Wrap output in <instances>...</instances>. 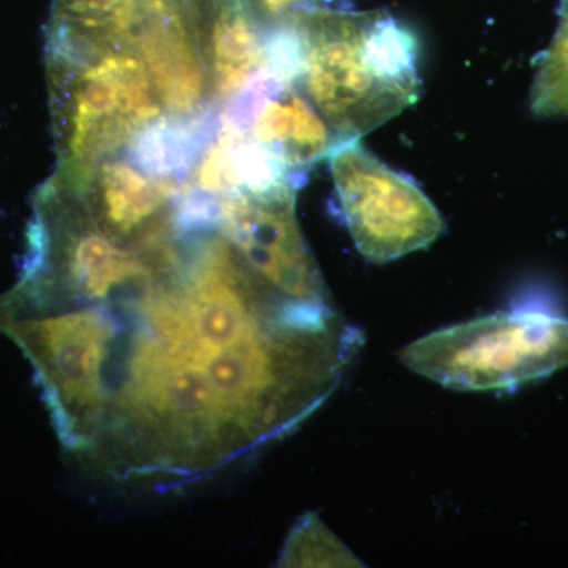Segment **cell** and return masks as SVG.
<instances>
[{
    "mask_svg": "<svg viewBox=\"0 0 568 568\" xmlns=\"http://www.w3.org/2000/svg\"><path fill=\"white\" fill-rule=\"evenodd\" d=\"M197 36L216 110L271 74L267 29L250 0H201Z\"/></svg>",
    "mask_w": 568,
    "mask_h": 568,
    "instance_id": "ba28073f",
    "label": "cell"
},
{
    "mask_svg": "<svg viewBox=\"0 0 568 568\" xmlns=\"http://www.w3.org/2000/svg\"><path fill=\"white\" fill-rule=\"evenodd\" d=\"M265 29L274 28L298 10L315 9L317 0H250Z\"/></svg>",
    "mask_w": 568,
    "mask_h": 568,
    "instance_id": "7c38bea8",
    "label": "cell"
},
{
    "mask_svg": "<svg viewBox=\"0 0 568 568\" xmlns=\"http://www.w3.org/2000/svg\"><path fill=\"white\" fill-rule=\"evenodd\" d=\"M280 566L364 567L315 514H306L297 523L284 545Z\"/></svg>",
    "mask_w": 568,
    "mask_h": 568,
    "instance_id": "8fae6325",
    "label": "cell"
},
{
    "mask_svg": "<svg viewBox=\"0 0 568 568\" xmlns=\"http://www.w3.org/2000/svg\"><path fill=\"white\" fill-rule=\"evenodd\" d=\"M568 9V0H560V13Z\"/></svg>",
    "mask_w": 568,
    "mask_h": 568,
    "instance_id": "4fadbf2b",
    "label": "cell"
},
{
    "mask_svg": "<svg viewBox=\"0 0 568 568\" xmlns=\"http://www.w3.org/2000/svg\"><path fill=\"white\" fill-rule=\"evenodd\" d=\"M328 156L347 230L369 263H392L428 248L444 233L443 215L420 186L361 141L339 142Z\"/></svg>",
    "mask_w": 568,
    "mask_h": 568,
    "instance_id": "5b68a950",
    "label": "cell"
},
{
    "mask_svg": "<svg viewBox=\"0 0 568 568\" xmlns=\"http://www.w3.org/2000/svg\"><path fill=\"white\" fill-rule=\"evenodd\" d=\"M67 186L80 194L100 226L112 234H129L170 211L182 181L148 173L122 153L97 164L80 185Z\"/></svg>",
    "mask_w": 568,
    "mask_h": 568,
    "instance_id": "9c48e42d",
    "label": "cell"
},
{
    "mask_svg": "<svg viewBox=\"0 0 568 568\" xmlns=\"http://www.w3.org/2000/svg\"><path fill=\"white\" fill-rule=\"evenodd\" d=\"M112 234V233H111ZM74 282L0 295L67 457L114 484L209 480L293 435L334 394L361 332L283 293L215 220L174 207Z\"/></svg>",
    "mask_w": 568,
    "mask_h": 568,
    "instance_id": "6da1fadb",
    "label": "cell"
},
{
    "mask_svg": "<svg viewBox=\"0 0 568 568\" xmlns=\"http://www.w3.org/2000/svg\"><path fill=\"white\" fill-rule=\"evenodd\" d=\"M52 132L58 171L80 185L93 168L132 148L163 118L151 78L133 47L95 54L47 51Z\"/></svg>",
    "mask_w": 568,
    "mask_h": 568,
    "instance_id": "3957f363",
    "label": "cell"
},
{
    "mask_svg": "<svg viewBox=\"0 0 568 568\" xmlns=\"http://www.w3.org/2000/svg\"><path fill=\"white\" fill-rule=\"evenodd\" d=\"M298 183L223 197L219 222L250 264L283 293L328 304L327 290L295 215Z\"/></svg>",
    "mask_w": 568,
    "mask_h": 568,
    "instance_id": "8992f818",
    "label": "cell"
},
{
    "mask_svg": "<svg viewBox=\"0 0 568 568\" xmlns=\"http://www.w3.org/2000/svg\"><path fill=\"white\" fill-rule=\"evenodd\" d=\"M530 111L536 118L568 119V9L560 13L558 32L538 63Z\"/></svg>",
    "mask_w": 568,
    "mask_h": 568,
    "instance_id": "30bf717a",
    "label": "cell"
},
{
    "mask_svg": "<svg viewBox=\"0 0 568 568\" xmlns=\"http://www.w3.org/2000/svg\"><path fill=\"white\" fill-rule=\"evenodd\" d=\"M268 65L297 85L338 142L361 140L420 99L417 41L386 11L298 10L268 29Z\"/></svg>",
    "mask_w": 568,
    "mask_h": 568,
    "instance_id": "7a4b0ae2",
    "label": "cell"
},
{
    "mask_svg": "<svg viewBox=\"0 0 568 568\" xmlns=\"http://www.w3.org/2000/svg\"><path fill=\"white\" fill-rule=\"evenodd\" d=\"M219 111L295 178L331 155L339 144L297 85L278 81L272 74Z\"/></svg>",
    "mask_w": 568,
    "mask_h": 568,
    "instance_id": "52a82bcc",
    "label": "cell"
},
{
    "mask_svg": "<svg viewBox=\"0 0 568 568\" xmlns=\"http://www.w3.org/2000/svg\"><path fill=\"white\" fill-rule=\"evenodd\" d=\"M417 375L455 390H499L568 366V320L540 312H503L418 338L402 351Z\"/></svg>",
    "mask_w": 568,
    "mask_h": 568,
    "instance_id": "277c9868",
    "label": "cell"
}]
</instances>
